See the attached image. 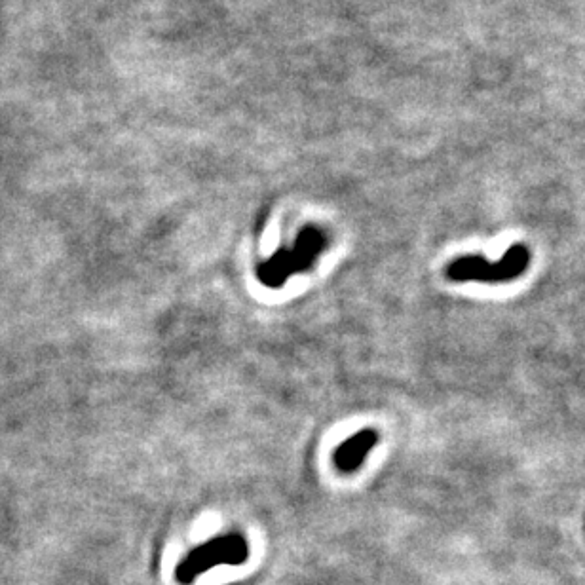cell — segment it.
<instances>
[{
	"label": "cell",
	"mask_w": 585,
	"mask_h": 585,
	"mask_svg": "<svg viewBox=\"0 0 585 585\" xmlns=\"http://www.w3.org/2000/svg\"><path fill=\"white\" fill-rule=\"evenodd\" d=\"M327 234L318 227L302 228L295 244L280 247L272 257L257 266V280L270 289H280L295 274L308 272L327 249Z\"/></svg>",
	"instance_id": "6da1fadb"
},
{
	"label": "cell",
	"mask_w": 585,
	"mask_h": 585,
	"mask_svg": "<svg viewBox=\"0 0 585 585\" xmlns=\"http://www.w3.org/2000/svg\"><path fill=\"white\" fill-rule=\"evenodd\" d=\"M249 559V542L240 532H228L208 540L202 546L190 549L187 557L175 568V580L181 585H192L211 568L228 565L240 567Z\"/></svg>",
	"instance_id": "7a4b0ae2"
},
{
	"label": "cell",
	"mask_w": 585,
	"mask_h": 585,
	"mask_svg": "<svg viewBox=\"0 0 585 585\" xmlns=\"http://www.w3.org/2000/svg\"><path fill=\"white\" fill-rule=\"evenodd\" d=\"M530 253L527 246L515 244L506 255L492 263L479 255H468L454 259L447 268V276L453 282H481V284H504L519 278L529 268Z\"/></svg>",
	"instance_id": "3957f363"
},
{
	"label": "cell",
	"mask_w": 585,
	"mask_h": 585,
	"mask_svg": "<svg viewBox=\"0 0 585 585\" xmlns=\"http://www.w3.org/2000/svg\"><path fill=\"white\" fill-rule=\"evenodd\" d=\"M377 443L378 434L371 428H365L358 434L348 437L346 441L340 443L337 451L333 454L335 468L340 473L358 472L359 468L363 466L365 458L375 449Z\"/></svg>",
	"instance_id": "277c9868"
}]
</instances>
